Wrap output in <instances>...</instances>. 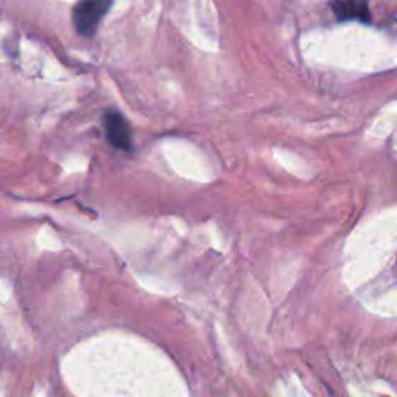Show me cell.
I'll return each instance as SVG.
<instances>
[{
  "instance_id": "2",
  "label": "cell",
  "mask_w": 397,
  "mask_h": 397,
  "mask_svg": "<svg viewBox=\"0 0 397 397\" xmlns=\"http://www.w3.org/2000/svg\"><path fill=\"white\" fill-rule=\"evenodd\" d=\"M105 129L109 143L117 149L129 151L132 146L131 127L126 118L120 112H106L105 114Z\"/></svg>"
},
{
  "instance_id": "1",
  "label": "cell",
  "mask_w": 397,
  "mask_h": 397,
  "mask_svg": "<svg viewBox=\"0 0 397 397\" xmlns=\"http://www.w3.org/2000/svg\"><path fill=\"white\" fill-rule=\"evenodd\" d=\"M111 7L112 0H79L73 10V23L78 33L92 38Z\"/></svg>"
},
{
  "instance_id": "3",
  "label": "cell",
  "mask_w": 397,
  "mask_h": 397,
  "mask_svg": "<svg viewBox=\"0 0 397 397\" xmlns=\"http://www.w3.org/2000/svg\"><path fill=\"white\" fill-rule=\"evenodd\" d=\"M331 8L339 21L371 22V11L366 0H331Z\"/></svg>"
}]
</instances>
